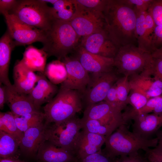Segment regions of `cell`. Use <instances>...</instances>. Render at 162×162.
I'll use <instances>...</instances> for the list:
<instances>
[{
    "label": "cell",
    "instance_id": "1",
    "mask_svg": "<svg viewBox=\"0 0 162 162\" xmlns=\"http://www.w3.org/2000/svg\"><path fill=\"white\" fill-rule=\"evenodd\" d=\"M103 14L104 28L119 48L135 45L136 15L132 7L123 0H107Z\"/></svg>",
    "mask_w": 162,
    "mask_h": 162
},
{
    "label": "cell",
    "instance_id": "2",
    "mask_svg": "<svg viewBox=\"0 0 162 162\" xmlns=\"http://www.w3.org/2000/svg\"><path fill=\"white\" fill-rule=\"evenodd\" d=\"M158 142V137L152 139L144 138L130 131L125 124H123L106 138L105 147L101 151L108 157L115 158L137 153L140 149L146 151L156 147Z\"/></svg>",
    "mask_w": 162,
    "mask_h": 162
},
{
    "label": "cell",
    "instance_id": "3",
    "mask_svg": "<svg viewBox=\"0 0 162 162\" xmlns=\"http://www.w3.org/2000/svg\"><path fill=\"white\" fill-rule=\"evenodd\" d=\"M80 39L69 22L54 18L50 28L45 31L42 48L48 57L54 56L61 60L74 51Z\"/></svg>",
    "mask_w": 162,
    "mask_h": 162
},
{
    "label": "cell",
    "instance_id": "4",
    "mask_svg": "<svg viewBox=\"0 0 162 162\" xmlns=\"http://www.w3.org/2000/svg\"><path fill=\"white\" fill-rule=\"evenodd\" d=\"M82 96L77 90L60 87L52 100L44 106L45 123L62 122L75 116L83 109Z\"/></svg>",
    "mask_w": 162,
    "mask_h": 162
},
{
    "label": "cell",
    "instance_id": "5",
    "mask_svg": "<svg viewBox=\"0 0 162 162\" xmlns=\"http://www.w3.org/2000/svg\"><path fill=\"white\" fill-rule=\"evenodd\" d=\"M8 13L29 26L40 29H49L54 19L51 7L42 0H17Z\"/></svg>",
    "mask_w": 162,
    "mask_h": 162
},
{
    "label": "cell",
    "instance_id": "6",
    "mask_svg": "<svg viewBox=\"0 0 162 162\" xmlns=\"http://www.w3.org/2000/svg\"><path fill=\"white\" fill-rule=\"evenodd\" d=\"M153 59L151 54L134 44L120 47L114 58V68L118 74L129 78L146 69Z\"/></svg>",
    "mask_w": 162,
    "mask_h": 162
},
{
    "label": "cell",
    "instance_id": "7",
    "mask_svg": "<svg viewBox=\"0 0 162 162\" xmlns=\"http://www.w3.org/2000/svg\"><path fill=\"white\" fill-rule=\"evenodd\" d=\"M82 129L81 118L76 116L62 122L51 123L47 125L44 141H49L74 154L75 144Z\"/></svg>",
    "mask_w": 162,
    "mask_h": 162
},
{
    "label": "cell",
    "instance_id": "8",
    "mask_svg": "<svg viewBox=\"0 0 162 162\" xmlns=\"http://www.w3.org/2000/svg\"><path fill=\"white\" fill-rule=\"evenodd\" d=\"M116 70L92 74L89 82L82 94L83 108L104 100L111 87L119 78Z\"/></svg>",
    "mask_w": 162,
    "mask_h": 162
},
{
    "label": "cell",
    "instance_id": "9",
    "mask_svg": "<svg viewBox=\"0 0 162 162\" xmlns=\"http://www.w3.org/2000/svg\"><path fill=\"white\" fill-rule=\"evenodd\" d=\"M2 14L5 19L7 31L16 46L43 42L45 31L27 25L8 12Z\"/></svg>",
    "mask_w": 162,
    "mask_h": 162
},
{
    "label": "cell",
    "instance_id": "10",
    "mask_svg": "<svg viewBox=\"0 0 162 162\" xmlns=\"http://www.w3.org/2000/svg\"><path fill=\"white\" fill-rule=\"evenodd\" d=\"M74 6V12L69 22L80 38L104 28L103 16Z\"/></svg>",
    "mask_w": 162,
    "mask_h": 162
},
{
    "label": "cell",
    "instance_id": "11",
    "mask_svg": "<svg viewBox=\"0 0 162 162\" xmlns=\"http://www.w3.org/2000/svg\"><path fill=\"white\" fill-rule=\"evenodd\" d=\"M61 61L65 65L67 75L66 80L60 87L77 90L82 94L90 80L89 73L73 56H67Z\"/></svg>",
    "mask_w": 162,
    "mask_h": 162
},
{
    "label": "cell",
    "instance_id": "12",
    "mask_svg": "<svg viewBox=\"0 0 162 162\" xmlns=\"http://www.w3.org/2000/svg\"><path fill=\"white\" fill-rule=\"evenodd\" d=\"M79 45L90 53L112 58H114L119 49L104 28L81 38Z\"/></svg>",
    "mask_w": 162,
    "mask_h": 162
},
{
    "label": "cell",
    "instance_id": "13",
    "mask_svg": "<svg viewBox=\"0 0 162 162\" xmlns=\"http://www.w3.org/2000/svg\"><path fill=\"white\" fill-rule=\"evenodd\" d=\"M82 118L98 120L116 129L127 124L121 111L104 100L86 108Z\"/></svg>",
    "mask_w": 162,
    "mask_h": 162
},
{
    "label": "cell",
    "instance_id": "14",
    "mask_svg": "<svg viewBox=\"0 0 162 162\" xmlns=\"http://www.w3.org/2000/svg\"><path fill=\"white\" fill-rule=\"evenodd\" d=\"M74 52L75 53L73 56L79 61L88 73H103L114 70V58L92 53L79 44Z\"/></svg>",
    "mask_w": 162,
    "mask_h": 162
},
{
    "label": "cell",
    "instance_id": "15",
    "mask_svg": "<svg viewBox=\"0 0 162 162\" xmlns=\"http://www.w3.org/2000/svg\"><path fill=\"white\" fill-rule=\"evenodd\" d=\"M136 36L137 46L146 52L152 54L154 51L152 40L155 25L147 11L136 13Z\"/></svg>",
    "mask_w": 162,
    "mask_h": 162
},
{
    "label": "cell",
    "instance_id": "16",
    "mask_svg": "<svg viewBox=\"0 0 162 162\" xmlns=\"http://www.w3.org/2000/svg\"><path fill=\"white\" fill-rule=\"evenodd\" d=\"M106 137L82 130L76 140L74 153L77 159L84 158L100 151Z\"/></svg>",
    "mask_w": 162,
    "mask_h": 162
},
{
    "label": "cell",
    "instance_id": "17",
    "mask_svg": "<svg viewBox=\"0 0 162 162\" xmlns=\"http://www.w3.org/2000/svg\"><path fill=\"white\" fill-rule=\"evenodd\" d=\"M6 86V103L14 115L21 116L41 111L34 105L28 94L18 91L13 85Z\"/></svg>",
    "mask_w": 162,
    "mask_h": 162
},
{
    "label": "cell",
    "instance_id": "18",
    "mask_svg": "<svg viewBox=\"0 0 162 162\" xmlns=\"http://www.w3.org/2000/svg\"><path fill=\"white\" fill-rule=\"evenodd\" d=\"M47 126L45 122L33 126L24 132L19 143L20 151L25 155L34 156L44 141V134Z\"/></svg>",
    "mask_w": 162,
    "mask_h": 162
},
{
    "label": "cell",
    "instance_id": "19",
    "mask_svg": "<svg viewBox=\"0 0 162 162\" xmlns=\"http://www.w3.org/2000/svg\"><path fill=\"white\" fill-rule=\"evenodd\" d=\"M37 74L38 81L28 95L35 106L40 110L41 105L52 100L59 88L51 82L44 74L38 72Z\"/></svg>",
    "mask_w": 162,
    "mask_h": 162
},
{
    "label": "cell",
    "instance_id": "20",
    "mask_svg": "<svg viewBox=\"0 0 162 162\" xmlns=\"http://www.w3.org/2000/svg\"><path fill=\"white\" fill-rule=\"evenodd\" d=\"M131 119L134 121L133 131L146 139L162 127V113L137 114Z\"/></svg>",
    "mask_w": 162,
    "mask_h": 162
},
{
    "label": "cell",
    "instance_id": "21",
    "mask_svg": "<svg viewBox=\"0 0 162 162\" xmlns=\"http://www.w3.org/2000/svg\"><path fill=\"white\" fill-rule=\"evenodd\" d=\"M37 157L39 162H76L77 160L73 153L46 140L40 147Z\"/></svg>",
    "mask_w": 162,
    "mask_h": 162
},
{
    "label": "cell",
    "instance_id": "22",
    "mask_svg": "<svg viewBox=\"0 0 162 162\" xmlns=\"http://www.w3.org/2000/svg\"><path fill=\"white\" fill-rule=\"evenodd\" d=\"M13 85L18 91L28 94L36 83L38 74L30 70L20 61L14 65L13 70Z\"/></svg>",
    "mask_w": 162,
    "mask_h": 162
},
{
    "label": "cell",
    "instance_id": "23",
    "mask_svg": "<svg viewBox=\"0 0 162 162\" xmlns=\"http://www.w3.org/2000/svg\"><path fill=\"white\" fill-rule=\"evenodd\" d=\"M7 31L0 39V84L10 86L9 69L12 50L16 46Z\"/></svg>",
    "mask_w": 162,
    "mask_h": 162
},
{
    "label": "cell",
    "instance_id": "24",
    "mask_svg": "<svg viewBox=\"0 0 162 162\" xmlns=\"http://www.w3.org/2000/svg\"><path fill=\"white\" fill-rule=\"evenodd\" d=\"M48 57V54L42 48L38 49L30 45L26 49L22 58L20 61L33 72L44 74Z\"/></svg>",
    "mask_w": 162,
    "mask_h": 162
},
{
    "label": "cell",
    "instance_id": "25",
    "mask_svg": "<svg viewBox=\"0 0 162 162\" xmlns=\"http://www.w3.org/2000/svg\"><path fill=\"white\" fill-rule=\"evenodd\" d=\"M19 143V141L12 135L0 130V158L18 159Z\"/></svg>",
    "mask_w": 162,
    "mask_h": 162
},
{
    "label": "cell",
    "instance_id": "26",
    "mask_svg": "<svg viewBox=\"0 0 162 162\" xmlns=\"http://www.w3.org/2000/svg\"><path fill=\"white\" fill-rule=\"evenodd\" d=\"M44 74L51 82L56 85L62 83L66 80L67 75L64 64L58 59L46 65Z\"/></svg>",
    "mask_w": 162,
    "mask_h": 162
},
{
    "label": "cell",
    "instance_id": "27",
    "mask_svg": "<svg viewBox=\"0 0 162 162\" xmlns=\"http://www.w3.org/2000/svg\"><path fill=\"white\" fill-rule=\"evenodd\" d=\"M82 130L106 137L111 134L116 129L98 120L81 118Z\"/></svg>",
    "mask_w": 162,
    "mask_h": 162
},
{
    "label": "cell",
    "instance_id": "28",
    "mask_svg": "<svg viewBox=\"0 0 162 162\" xmlns=\"http://www.w3.org/2000/svg\"><path fill=\"white\" fill-rule=\"evenodd\" d=\"M51 7V13L54 18L69 22L74 11L71 0H57Z\"/></svg>",
    "mask_w": 162,
    "mask_h": 162
},
{
    "label": "cell",
    "instance_id": "29",
    "mask_svg": "<svg viewBox=\"0 0 162 162\" xmlns=\"http://www.w3.org/2000/svg\"><path fill=\"white\" fill-rule=\"evenodd\" d=\"M14 115L18 128L23 133L30 128L44 122L45 120L44 113L41 111L21 116Z\"/></svg>",
    "mask_w": 162,
    "mask_h": 162
},
{
    "label": "cell",
    "instance_id": "30",
    "mask_svg": "<svg viewBox=\"0 0 162 162\" xmlns=\"http://www.w3.org/2000/svg\"><path fill=\"white\" fill-rule=\"evenodd\" d=\"M0 130L9 134L20 142L24 133L18 128L14 116L11 111L0 112Z\"/></svg>",
    "mask_w": 162,
    "mask_h": 162
},
{
    "label": "cell",
    "instance_id": "31",
    "mask_svg": "<svg viewBox=\"0 0 162 162\" xmlns=\"http://www.w3.org/2000/svg\"><path fill=\"white\" fill-rule=\"evenodd\" d=\"M74 5L103 17V12L107 0H71Z\"/></svg>",
    "mask_w": 162,
    "mask_h": 162
},
{
    "label": "cell",
    "instance_id": "32",
    "mask_svg": "<svg viewBox=\"0 0 162 162\" xmlns=\"http://www.w3.org/2000/svg\"><path fill=\"white\" fill-rule=\"evenodd\" d=\"M118 99L121 111L128 104V94L131 87L128 77L124 76L119 78L116 83Z\"/></svg>",
    "mask_w": 162,
    "mask_h": 162
},
{
    "label": "cell",
    "instance_id": "33",
    "mask_svg": "<svg viewBox=\"0 0 162 162\" xmlns=\"http://www.w3.org/2000/svg\"><path fill=\"white\" fill-rule=\"evenodd\" d=\"M151 112L156 114L162 113V96L149 99L143 107L137 112H133L132 115L148 114Z\"/></svg>",
    "mask_w": 162,
    "mask_h": 162
},
{
    "label": "cell",
    "instance_id": "34",
    "mask_svg": "<svg viewBox=\"0 0 162 162\" xmlns=\"http://www.w3.org/2000/svg\"><path fill=\"white\" fill-rule=\"evenodd\" d=\"M128 98V104H130L132 108L129 112H137L143 107L148 99L143 94L132 90Z\"/></svg>",
    "mask_w": 162,
    "mask_h": 162
},
{
    "label": "cell",
    "instance_id": "35",
    "mask_svg": "<svg viewBox=\"0 0 162 162\" xmlns=\"http://www.w3.org/2000/svg\"><path fill=\"white\" fill-rule=\"evenodd\" d=\"M155 26L162 25V0H152L148 9Z\"/></svg>",
    "mask_w": 162,
    "mask_h": 162
},
{
    "label": "cell",
    "instance_id": "36",
    "mask_svg": "<svg viewBox=\"0 0 162 162\" xmlns=\"http://www.w3.org/2000/svg\"><path fill=\"white\" fill-rule=\"evenodd\" d=\"M146 71L148 75L153 76L154 80L162 82V60L153 58L152 64Z\"/></svg>",
    "mask_w": 162,
    "mask_h": 162
},
{
    "label": "cell",
    "instance_id": "37",
    "mask_svg": "<svg viewBox=\"0 0 162 162\" xmlns=\"http://www.w3.org/2000/svg\"><path fill=\"white\" fill-rule=\"evenodd\" d=\"M118 158H112L106 156L102 152L89 155L84 158L77 160L76 162H116Z\"/></svg>",
    "mask_w": 162,
    "mask_h": 162
},
{
    "label": "cell",
    "instance_id": "38",
    "mask_svg": "<svg viewBox=\"0 0 162 162\" xmlns=\"http://www.w3.org/2000/svg\"><path fill=\"white\" fill-rule=\"evenodd\" d=\"M152 0H123L124 2L132 7L136 13L147 11Z\"/></svg>",
    "mask_w": 162,
    "mask_h": 162
},
{
    "label": "cell",
    "instance_id": "39",
    "mask_svg": "<svg viewBox=\"0 0 162 162\" xmlns=\"http://www.w3.org/2000/svg\"><path fill=\"white\" fill-rule=\"evenodd\" d=\"M116 83L109 90L104 101L122 111L118 98Z\"/></svg>",
    "mask_w": 162,
    "mask_h": 162
},
{
    "label": "cell",
    "instance_id": "40",
    "mask_svg": "<svg viewBox=\"0 0 162 162\" xmlns=\"http://www.w3.org/2000/svg\"><path fill=\"white\" fill-rule=\"evenodd\" d=\"M145 152L146 162H162V151L156 147L149 148Z\"/></svg>",
    "mask_w": 162,
    "mask_h": 162
},
{
    "label": "cell",
    "instance_id": "41",
    "mask_svg": "<svg viewBox=\"0 0 162 162\" xmlns=\"http://www.w3.org/2000/svg\"><path fill=\"white\" fill-rule=\"evenodd\" d=\"M152 44L154 50L162 46V25L155 26Z\"/></svg>",
    "mask_w": 162,
    "mask_h": 162
},
{
    "label": "cell",
    "instance_id": "42",
    "mask_svg": "<svg viewBox=\"0 0 162 162\" xmlns=\"http://www.w3.org/2000/svg\"><path fill=\"white\" fill-rule=\"evenodd\" d=\"M116 162H146V161L145 158L139 155L138 152L119 157Z\"/></svg>",
    "mask_w": 162,
    "mask_h": 162
},
{
    "label": "cell",
    "instance_id": "43",
    "mask_svg": "<svg viewBox=\"0 0 162 162\" xmlns=\"http://www.w3.org/2000/svg\"><path fill=\"white\" fill-rule=\"evenodd\" d=\"M17 2V0H0V13L3 14L8 13L14 7Z\"/></svg>",
    "mask_w": 162,
    "mask_h": 162
},
{
    "label": "cell",
    "instance_id": "44",
    "mask_svg": "<svg viewBox=\"0 0 162 162\" xmlns=\"http://www.w3.org/2000/svg\"><path fill=\"white\" fill-rule=\"evenodd\" d=\"M6 86L0 84V109L4 108L5 104L6 102Z\"/></svg>",
    "mask_w": 162,
    "mask_h": 162
},
{
    "label": "cell",
    "instance_id": "45",
    "mask_svg": "<svg viewBox=\"0 0 162 162\" xmlns=\"http://www.w3.org/2000/svg\"><path fill=\"white\" fill-rule=\"evenodd\" d=\"M152 55L154 58L162 60V46L155 49Z\"/></svg>",
    "mask_w": 162,
    "mask_h": 162
},
{
    "label": "cell",
    "instance_id": "46",
    "mask_svg": "<svg viewBox=\"0 0 162 162\" xmlns=\"http://www.w3.org/2000/svg\"><path fill=\"white\" fill-rule=\"evenodd\" d=\"M0 162H27L19 160L18 159L0 158ZM38 162H39V161Z\"/></svg>",
    "mask_w": 162,
    "mask_h": 162
},
{
    "label": "cell",
    "instance_id": "47",
    "mask_svg": "<svg viewBox=\"0 0 162 162\" xmlns=\"http://www.w3.org/2000/svg\"><path fill=\"white\" fill-rule=\"evenodd\" d=\"M158 137V142L156 147L162 151V130L161 134Z\"/></svg>",
    "mask_w": 162,
    "mask_h": 162
},
{
    "label": "cell",
    "instance_id": "48",
    "mask_svg": "<svg viewBox=\"0 0 162 162\" xmlns=\"http://www.w3.org/2000/svg\"><path fill=\"white\" fill-rule=\"evenodd\" d=\"M43 2L46 3H50L53 4L57 0H42Z\"/></svg>",
    "mask_w": 162,
    "mask_h": 162
}]
</instances>
